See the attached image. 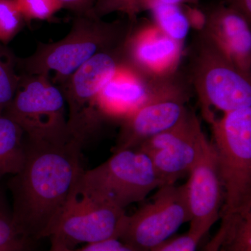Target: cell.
Returning <instances> with one entry per match:
<instances>
[{"instance_id":"obj_12","label":"cell","mask_w":251,"mask_h":251,"mask_svg":"<svg viewBox=\"0 0 251 251\" xmlns=\"http://www.w3.org/2000/svg\"><path fill=\"white\" fill-rule=\"evenodd\" d=\"M169 91L152 97L124 118L115 151L134 150L145 140L171 129L188 110L184 99Z\"/></svg>"},{"instance_id":"obj_25","label":"cell","mask_w":251,"mask_h":251,"mask_svg":"<svg viewBox=\"0 0 251 251\" xmlns=\"http://www.w3.org/2000/svg\"><path fill=\"white\" fill-rule=\"evenodd\" d=\"M73 251H140L122 242L120 239H109L101 242L87 244L85 247L73 249Z\"/></svg>"},{"instance_id":"obj_2","label":"cell","mask_w":251,"mask_h":251,"mask_svg":"<svg viewBox=\"0 0 251 251\" xmlns=\"http://www.w3.org/2000/svg\"><path fill=\"white\" fill-rule=\"evenodd\" d=\"M129 29L122 23L103 22L90 14L75 15L69 33L60 40L39 42L34 52L17 57L19 74L49 75L54 72L58 85L100 52L123 44Z\"/></svg>"},{"instance_id":"obj_17","label":"cell","mask_w":251,"mask_h":251,"mask_svg":"<svg viewBox=\"0 0 251 251\" xmlns=\"http://www.w3.org/2000/svg\"><path fill=\"white\" fill-rule=\"evenodd\" d=\"M221 217L224 230L219 251H251V204Z\"/></svg>"},{"instance_id":"obj_28","label":"cell","mask_w":251,"mask_h":251,"mask_svg":"<svg viewBox=\"0 0 251 251\" xmlns=\"http://www.w3.org/2000/svg\"><path fill=\"white\" fill-rule=\"evenodd\" d=\"M229 6L245 16L248 20L251 19V0H227Z\"/></svg>"},{"instance_id":"obj_11","label":"cell","mask_w":251,"mask_h":251,"mask_svg":"<svg viewBox=\"0 0 251 251\" xmlns=\"http://www.w3.org/2000/svg\"><path fill=\"white\" fill-rule=\"evenodd\" d=\"M185 184L189 207V232L203 238L221 217L224 199L215 149L209 143Z\"/></svg>"},{"instance_id":"obj_6","label":"cell","mask_w":251,"mask_h":251,"mask_svg":"<svg viewBox=\"0 0 251 251\" xmlns=\"http://www.w3.org/2000/svg\"><path fill=\"white\" fill-rule=\"evenodd\" d=\"M122 65L121 46L100 52L57 85L68 108L67 128L83 148L105 117L97 106L99 92Z\"/></svg>"},{"instance_id":"obj_3","label":"cell","mask_w":251,"mask_h":251,"mask_svg":"<svg viewBox=\"0 0 251 251\" xmlns=\"http://www.w3.org/2000/svg\"><path fill=\"white\" fill-rule=\"evenodd\" d=\"M211 124L224 194L221 216L251 204V107L225 112Z\"/></svg>"},{"instance_id":"obj_14","label":"cell","mask_w":251,"mask_h":251,"mask_svg":"<svg viewBox=\"0 0 251 251\" xmlns=\"http://www.w3.org/2000/svg\"><path fill=\"white\" fill-rule=\"evenodd\" d=\"M202 30L221 46L242 72L249 74L251 31L245 16L229 6L220 5L206 16Z\"/></svg>"},{"instance_id":"obj_15","label":"cell","mask_w":251,"mask_h":251,"mask_svg":"<svg viewBox=\"0 0 251 251\" xmlns=\"http://www.w3.org/2000/svg\"><path fill=\"white\" fill-rule=\"evenodd\" d=\"M155 94L137 73L122 65L97 97V106L105 117L123 120Z\"/></svg>"},{"instance_id":"obj_30","label":"cell","mask_w":251,"mask_h":251,"mask_svg":"<svg viewBox=\"0 0 251 251\" xmlns=\"http://www.w3.org/2000/svg\"><path fill=\"white\" fill-rule=\"evenodd\" d=\"M49 251H73V249H68V248L63 247V246L60 245V244L51 242L50 248Z\"/></svg>"},{"instance_id":"obj_24","label":"cell","mask_w":251,"mask_h":251,"mask_svg":"<svg viewBox=\"0 0 251 251\" xmlns=\"http://www.w3.org/2000/svg\"><path fill=\"white\" fill-rule=\"evenodd\" d=\"M202 238L188 231L179 237L170 238L151 251H196Z\"/></svg>"},{"instance_id":"obj_4","label":"cell","mask_w":251,"mask_h":251,"mask_svg":"<svg viewBox=\"0 0 251 251\" xmlns=\"http://www.w3.org/2000/svg\"><path fill=\"white\" fill-rule=\"evenodd\" d=\"M160 187L161 182L148 155L130 149L114 151L101 164L84 170L76 195L125 209Z\"/></svg>"},{"instance_id":"obj_23","label":"cell","mask_w":251,"mask_h":251,"mask_svg":"<svg viewBox=\"0 0 251 251\" xmlns=\"http://www.w3.org/2000/svg\"><path fill=\"white\" fill-rule=\"evenodd\" d=\"M25 21H45L64 9L59 0H15Z\"/></svg>"},{"instance_id":"obj_27","label":"cell","mask_w":251,"mask_h":251,"mask_svg":"<svg viewBox=\"0 0 251 251\" xmlns=\"http://www.w3.org/2000/svg\"><path fill=\"white\" fill-rule=\"evenodd\" d=\"M184 5V12L186 15L190 27H193L198 30H202L205 27L206 16L201 10Z\"/></svg>"},{"instance_id":"obj_5","label":"cell","mask_w":251,"mask_h":251,"mask_svg":"<svg viewBox=\"0 0 251 251\" xmlns=\"http://www.w3.org/2000/svg\"><path fill=\"white\" fill-rule=\"evenodd\" d=\"M203 33L191 60V75L204 117L211 123V106L224 113L251 107V84L249 74L242 72L211 36Z\"/></svg>"},{"instance_id":"obj_20","label":"cell","mask_w":251,"mask_h":251,"mask_svg":"<svg viewBox=\"0 0 251 251\" xmlns=\"http://www.w3.org/2000/svg\"><path fill=\"white\" fill-rule=\"evenodd\" d=\"M151 11L156 25L165 34L180 43L186 39L191 27L181 5H157Z\"/></svg>"},{"instance_id":"obj_19","label":"cell","mask_w":251,"mask_h":251,"mask_svg":"<svg viewBox=\"0 0 251 251\" xmlns=\"http://www.w3.org/2000/svg\"><path fill=\"white\" fill-rule=\"evenodd\" d=\"M198 0H96L92 14L98 18L120 12L131 21L142 11L150 10L159 4H196Z\"/></svg>"},{"instance_id":"obj_22","label":"cell","mask_w":251,"mask_h":251,"mask_svg":"<svg viewBox=\"0 0 251 251\" xmlns=\"http://www.w3.org/2000/svg\"><path fill=\"white\" fill-rule=\"evenodd\" d=\"M25 22L15 0H0V43L7 46L22 30Z\"/></svg>"},{"instance_id":"obj_9","label":"cell","mask_w":251,"mask_h":251,"mask_svg":"<svg viewBox=\"0 0 251 251\" xmlns=\"http://www.w3.org/2000/svg\"><path fill=\"white\" fill-rule=\"evenodd\" d=\"M209 143L198 117L188 111L177 125L145 140L134 150L148 155L161 187L174 185L189 175Z\"/></svg>"},{"instance_id":"obj_16","label":"cell","mask_w":251,"mask_h":251,"mask_svg":"<svg viewBox=\"0 0 251 251\" xmlns=\"http://www.w3.org/2000/svg\"><path fill=\"white\" fill-rule=\"evenodd\" d=\"M24 133L4 114L0 115V183L6 176L16 175L24 163Z\"/></svg>"},{"instance_id":"obj_18","label":"cell","mask_w":251,"mask_h":251,"mask_svg":"<svg viewBox=\"0 0 251 251\" xmlns=\"http://www.w3.org/2000/svg\"><path fill=\"white\" fill-rule=\"evenodd\" d=\"M34 244L13 224L11 206L0 183V251H33Z\"/></svg>"},{"instance_id":"obj_1","label":"cell","mask_w":251,"mask_h":251,"mask_svg":"<svg viewBox=\"0 0 251 251\" xmlns=\"http://www.w3.org/2000/svg\"><path fill=\"white\" fill-rule=\"evenodd\" d=\"M24 163L11 176L13 224L35 240L49 238L76 196L84 169L82 146L72 136L39 139L24 135Z\"/></svg>"},{"instance_id":"obj_8","label":"cell","mask_w":251,"mask_h":251,"mask_svg":"<svg viewBox=\"0 0 251 251\" xmlns=\"http://www.w3.org/2000/svg\"><path fill=\"white\" fill-rule=\"evenodd\" d=\"M190 220L185 184L161 186L150 202L127 215L119 239L140 251H151Z\"/></svg>"},{"instance_id":"obj_10","label":"cell","mask_w":251,"mask_h":251,"mask_svg":"<svg viewBox=\"0 0 251 251\" xmlns=\"http://www.w3.org/2000/svg\"><path fill=\"white\" fill-rule=\"evenodd\" d=\"M126 216L125 209L76 195L49 238L70 249L119 239Z\"/></svg>"},{"instance_id":"obj_7","label":"cell","mask_w":251,"mask_h":251,"mask_svg":"<svg viewBox=\"0 0 251 251\" xmlns=\"http://www.w3.org/2000/svg\"><path fill=\"white\" fill-rule=\"evenodd\" d=\"M66 107L62 91L49 75L20 74L14 97L3 114L14 120L25 136L52 139L71 135Z\"/></svg>"},{"instance_id":"obj_13","label":"cell","mask_w":251,"mask_h":251,"mask_svg":"<svg viewBox=\"0 0 251 251\" xmlns=\"http://www.w3.org/2000/svg\"><path fill=\"white\" fill-rule=\"evenodd\" d=\"M181 43L173 40L156 25L131 34L121 46L122 65L133 72L143 69L153 75L171 72L181 53Z\"/></svg>"},{"instance_id":"obj_29","label":"cell","mask_w":251,"mask_h":251,"mask_svg":"<svg viewBox=\"0 0 251 251\" xmlns=\"http://www.w3.org/2000/svg\"><path fill=\"white\" fill-rule=\"evenodd\" d=\"M224 226L221 224V227L216 232L215 236L213 237L210 242L208 243L207 245L204 247L202 251H219L220 244H221L223 234H224Z\"/></svg>"},{"instance_id":"obj_26","label":"cell","mask_w":251,"mask_h":251,"mask_svg":"<svg viewBox=\"0 0 251 251\" xmlns=\"http://www.w3.org/2000/svg\"><path fill=\"white\" fill-rule=\"evenodd\" d=\"M64 9L69 10L75 15L92 13L96 0H59Z\"/></svg>"},{"instance_id":"obj_21","label":"cell","mask_w":251,"mask_h":251,"mask_svg":"<svg viewBox=\"0 0 251 251\" xmlns=\"http://www.w3.org/2000/svg\"><path fill=\"white\" fill-rule=\"evenodd\" d=\"M17 57L7 46L0 43V115L14 97L20 80Z\"/></svg>"}]
</instances>
